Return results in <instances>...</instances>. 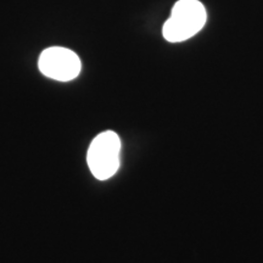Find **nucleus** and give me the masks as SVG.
<instances>
[{
  "label": "nucleus",
  "instance_id": "nucleus-1",
  "mask_svg": "<svg viewBox=\"0 0 263 263\" xmlns=\"http://www.w3.org/2000/svg\"><path fill=\"white\" fill-rule=\"evenodd\" d=\"M205 6L199 0H179L163 25V37L171 43L184 42L201 31L206 24Z\"/></svg>",
  "mask_w": 263,
  "mask_h": 263
},
{
  "label": "nucleus",
  "instance_id": "nucleus-2",
  "mask_svg": "<svg viewBox=\"0 0 263 263\" xmlns=\"http://www.w3.org/2000/svg\"><path fill=\"white\" fill-rule=\"evenodd\" d=\"M120 137L112 130H106L91 141L87 154L90 172L99 180L110 179L120 167Z\"/></svg>",
  "mask_w": 263,
  "mask_h": 263
},
{
  "label": "nucleus",
  "instance_id": "nucleus-3",
  "mask_svg": "<svg viewBox=\"0 0 263 263\" xmlns=\"http://www.w3.org/2000/svg\"><path fill=\"white\" fill-rule=\"evenodd\" d=\"M39 70L51 80L68 82L74 80L81 72V60L70 49L51 47L45 49L38 61Z\"/></svg>",
  "mask_w": 263,
  "mask_h": 263
}]
</instances>
